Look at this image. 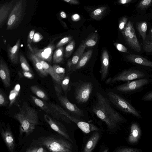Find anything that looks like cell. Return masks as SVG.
<instances>
[{
    "instance_id": "6da1fadb",
    "label": "cell",
    "mask_w": 152,
    "mask_h": 152,
    "mask_svg": "<svg viewBox=\"0 0 152 152\" xmlns=\"http://www.w3.org/2000/svg\"><path fill=\"white\" fill-rule=\"evenodd\" d=\"M96 98L92 111L106 123L109 129H113L118 124L127 122L125 118L113 107L107 98L99 92L96 93Z\"/></svg>"
},
{
    "instance_id": "7a4b0ae2",
    "label": "cell",
    "mask_w": 152,
    "mask_h": 152,
    "mask_svg": "<svg viewBox=\"0 0 152 152\" xmlns=\"http://www.w3.org/2000/svg\"><path fill=\"white\" fill-rule=\"evenodd\" d=\"M14 118L20 123L19 131L21 135L30 134L39 123L37 111L26 103H24L21 105L19 111L14 114Z\"/></svg>"
},
{
    "instance_id": "3957f363",
    "label": "cell",
    "mask_w": 152,
    "mask_h": 152,
    "mask_svg": "<svg viewBox=\"0 0 152 152\" xmlns=\"http://www.w3.org/2000/svg\"><path fill=\"white\" fill-rule=\"evenodd\" d=\"M37 142L51 152L72 151V146L69 140L55 135L41 137Z\"/></svg>"
},
{
    "instance_id": "277c9868",
    "label": "cell",
    "mask_w": 152,
    "mask_h": 152,
    "mask_svg": "<svg viewBox=\"0 0 152 152\" xmlns=\"http://www.w3.org/2000/svg\"><path fill=\"white\" fill-rule=\"evenodd\" d=\"M26 6V0L16 1L7 19L6 31L13 30L20 26L24 18Z\"/></svg>"
},
{
    "instance_id": "5b68a950",
    "label": "cell",
    "mask_w": 152,
    "mask_h": 152,
    "mask_svg": "<svg viewBox=\"0 0 152 152\" xmlns=\"http://www.w3.org/2000/svg\"><path fill=\"white\" fill-rule=\"evenodd\" d=\"M31 99L34 104L49 115L58 120L61 119L67 122L70 120L62 113L63 109L61 107L52 103L47 102L36 97L31 95Z\"/></svg>"
},
{
    "instance_id": "8992f818",
    "label": "cell",
    "mask_w": 152,
    "mask_h": 152,
    "mask_svg": "<svg viewBox=\"0 0 152 152\" xmlns=\"http://www.w3.org/2000/svg\"><path fill=\"white\" fill-rule=\"evenodd\" d=\"M107 95L110 102L121 111L137 118H142L140 112L121 96L111 92H108Z\"/></svg>"
},
{
    "instance_id": "52a82bcc",
    "label": "cell",
    "mask_w": 152,
    "mask_h": 152,
    "mask_svg": "<svg viewBox=\"0 0 152 152\" xmlns=\"http://www.w3.org/2000/svg\"><path fill=\"white\" fill-rule=\"evenodd\" d=\"M147 74L141 70L135 69H129L124 70L114 77L109 79L107 83L116 82L127 81L140 79L147 78Z\"/></svg>"
},
{
    "instance_id": "ba28073f",
    "label": "cell",
    "mask_w": 152,
    "mask_h": 152,
    "mask_svg": "<svg viewBox=\"0 0 152 152\" xmlns=\"http://www.w3.org/2000/svg\"><path fill=\"white\" fill-rule=\"evenodd\" d=\"M121 32L129 47L134 51L140 52L141 50V47L132 23L129 21L124 29Z\"/></svg>"
},
{
    "instance_id": "9c48e42d",
    "label": "cell",
    "mask_w": 152,
    "mask_h": 152,
    "mask_svg": "<svg viewBox=\"0 0 152 152\" xmlns=\"http://www.w3.org/2000/svg\"><path fill=\"white\" fill-rule=\"evenodd\" d=\"M150 82L148 78L140 79L128 82L117 86L115 89L121 92L132 94L140 91Z\"/></svg>"
},
{
    "instance_id": "30bf717a",
    "label": "cell",
    "mask_w": 152,
    "mask_h": 152,
    "mask_svg": "<svg viewBox=\"0 0 152 152\" xmlns=\"http://www.w3.org/2000/svg\"><path fill=\"white\" fill-rule=\"evenodd\" d=\"M29 51L34 53L39 58L50 63L52 61L53 51L56 46L53 42L50 43L43 49L33 47L30 45H27Z\"/></svg>"
},
{
    "instance_id": "8fae6325",
    "label": "cell",
    "mask_w": 152,
    "mask_h": 152,
    "mask_svg": "<svg viewBox=\"0 0 152 152\" xmlns=\"http://www.w3.org/2000/svg\"><path fill=\"white\" fill-rule=\"evenodd\" d=\"M55 90L57 97L60 102L66 109L72 113L79 116H83V111L79 108L75 104L71 103L67 97L62 94L61 87L56 85L54 86Z\"/></svg>"
},
{
    "instance_id": "7c38bea8",
    "label": "cell",
    "mask_w": 152,
    "mask_h": 152,
    "mask_svg": "<svg viewBox=\"0 0 152 152\" xmlns=\"http://www.w3.org/2000/svg\"><path fill=\"white\" fill-rule=\"evenodd\" d=\"M93 88V84L91 82L83 83L78 86L75 92V97L78 104L86 102L89 98Z\"/></svg>"
},
{
    "instance_id": "4fadbf2b",
    "label": "cell",
    "mask_w": 152,
    "mask_h": 152,
    "mask_svg": "<svg viewBox=\"0 0 152 152\" xmlns=\"http://www.w3.org/2000/svg\"><path fill=\"white\" fill-rule=\"evenodd\" d=\"M44 118L53 130L67 140L71 142H73L69 136L66 128L61 123L47 114H44Z\"/></svg>"
},
{
    "instance_id": "5bb4252c",
    "label": "cell",
    "mask_w": 152,
    "mask_h": 152,
    "mask_svg": "<svg viewBox=\"0 0 152 152\" xmlns=\"http://www.w3.org/2000/svg\"><path fill=\"white\" fill-rule=\"evenodd\" d=\"M86 46L83 41L80 44L72 57L67 61L66 68L68 72H72V71L78 63L84 53Z\"/></svg>"
},
{
    "instance_id": "9a60e30c",
    "label": "cell",
    "mask_w": 152,
    "mask_h": 152,
    "mask_svg": "<svg viewBox=\"0 0 152 152\" xmlns=\"http://www.w3.org/2000/svg\"><path fill=\"white\" fill-rule=\"evenodd\" d=\"M1 134L7 148L10 152H13L15 147V142L11 131L3 126L1 123Z\"/></svg>"
},
{
    "instance_id": "2e32d148",
    "label": "cell",
    "mask_w": 152,
    "mask_h": 152,
    "mask_svg": "<svg viewBox=\"0 0 152 152\" xmlns=\"http://www.w3.org/2000/svg\"><path fill=\"white\" fill-rule=\"evenodd\" d=\"M12 0L0 6V28H1L9 17L16 2Z\"/></svg>"
},
{
    "instance_id": "e0dca14e",
    "label": "cell",
    "mask_w": 152,
    "mask_h": 152,
    "mask_svg": "<svg viewBox=\"0 0 152 152\" xmlns=\"http://www.w3.org/2000/svg\"><path fill=\"white\" fill-rule=\"evenodd\" d=\"M141 134L140 128L136 122H133L130 126V132L127 139L128 143L133 145L136 144L139 141Z\"/></svg>"
},
{
    "instance_id": "ac0fdd59",
    "label": "cell",
    "mask_w": 152,
    "mask_h": 152,
    "mask_svg": "<svg viewBox=\"0 0 152 152\" xmlns=\"http://www.w3.org/2000/svg\"><path fill=\"white\" fill-rule=\"evenodd\" d=\"M0 76L4 86L7 88L10 87L11 85L10 70L2 58L0 59Z\"/></svg>"
},
{
    "instance_id": "d6986e66",
    "label": "cell",
    "mask_w": 152,
    "mask_h": 152,
    "mask_svg": "<svg viewBox=\"0 0 152 152\" xmlns=\"http://www.w3.org/2000/svg\"><path fill=\"white\" fill-rule=\"evenodd\" d=\"M129 62L148 68L152 71V61L138 55L130 54L126 56Z\"/></svg>"
},
{
    "instance_id": "ffe728a7",
    "label": "cell",
    "mask_w": 152,
    "mask_h": 152,
    "mask_svg": "<svg viewBox=\"0 0 152 152\" xmlns=\"http://www.w3.org/2000/svg\"><path fill=\"white\" fill-rule=\"evenodd\" d=\"M20 41L19 39L15 44L12 47L8 44L7 46V54L11 62L14 64L18 63L19 58V50Z\"/></svg>"
},
{
    "instance_id": "44dd1931",
    "label": "cell",
    "mask_w": 152,
    "mask_h": 152,
    "mask_svg": "<svg viewBox=\"0 0 152 152\" xmlns=\"http://www.w3.org/2000/svg\"><path fill=\"white\" fill-rule=\"evenodd\" d=\"M109 58L108 52L104 50L102 53L101 58V67L100 70L101 80L104 81L106 78L108 72Z\"/></svg>"
},
{
    "instance_id": "7402d4cb",
    "label": "cell",
    "mask_w": 152,
    "mask_h": 152,
    "mask_svg": "<svg viewBox=\"0 0 152 152\" xmlns=\"http://www.w3.org/2000/svg\"><path fill=\"white\" fill-rule=\"evenodd\" d=\"M27 55L28 58L32 63L36 70L41 76L45 77L48 75L45 70L43 65L39 58L34 53L29 51L27 52Z\"/></svg>"
},
{
    "instance_id": "603a6c76",
    "label": "cell",
    "mask_w": 152,
    "mask_h": 152,
    "mask_svg": "<svg viewBox=\"0 0 152 152\" xmlns=\"http://www.w3.org/2000/svg\"><path fill=\"white\" fill-rule=\"evenodd\" d=\"M100 137L99 132H95L88 141L83 152H92L97 144Z\"/></svg>"
},
{
    "instance_id": "cb8c5ba5",
    "label": "cell",
    "mask_w": 152,
    "mask_h": 152,
    "mask_svg": "<svg viewBox=\"0 0 152 152\" xmlns=\"http://www.w3.org/2000/svg\"><path fill=\"white\" fill-rule=\"evenodd\" d=\"M63 113L70 120L75 123L82 131H85L88 128L89 126L88 123L80 121L70 115L69 114L64 110H63Z\"/></svg>"
},
{
    "instance_id": "d4e9b609",
    "label": "cell",
    "mask_w": 152,
    "mask_h": 152,
    "mask_svg": "<svg viewBox=\"0 0 152 152\" xmlns=\"http://www.w3.org/2000/svg\"><path fill=\"white\" fill-rule=\"evenodd\" d=\"M93 53V50H90L84 53L80 59L78 63L73 69L72 72L84 66L90 58Z\"/></svg>"
},
{
    "instance_id": "484cf974",
    "label": "cell",
    "mask_w": 152,
    "mask_h": 152,
    "mask_svg": "<svg viewBox=\"0 0 152 152\" xmlns=\"http://www.w3.org/2000/svg\"><path fill=\"white\" fill-rule=\"evenodd\" d=\"M52 66L54 74L58 80V84L60 85L61 81L65 76V69L57 64H54Z\"/></svg>"
},
{
    "instance_id": "4316f807",
    "label": "cell",
    "mask_w": 152,
    "mask_h": 152,
    "mask_svg": "<svg viewBox=\"0 0 152 152\" xmlns=\"http://www.w3.org/2000/svg\"><path fill=\"white\" fill-rule=\"evenodd\" d=\"M31 92L40 99L45 101L48 100V96L46 92L37 86L33 85L30 87Z\"/></svg>"
},
{
    "instance_id": "83f0119b",
    "label": "cell",
    "mask_w": 152,
    "mask_h": 152,
    "mask_svg": "<svg viewBox=\"0 0 152 152\" xmlns=\"http://www.w3.org/2000/svg\"><path fill=\"white\" fill-rule=\"evenodd\" d=\"M64 55V48L63 47L57 48L53 53L52 62L57 64L61 62L63 59Z\"/></svg>"
},
{
    "instance_id": "f1b7e54d",
    "label": "cell",
    "mask_w": 152,
    "mask_h": 152,
    "mask_svg": "<svg viewBox=\"0 0 152 152\" xmlns=\"http://www.w3.org/2000/svg\"><path fill=\"white\" fill-rule=\"evenodd\" d=\"M107 9L106 6L96 8L91 13V17L95 20H100L105 14Z\"/></svg>"
},
{
    "instance_id": "f546056e",
    "label": "cell",
    "mask_w": 152,
    "mask_h": 152,
    "mask_svg": "<svg viewBox=\"0 0 152 152\" xmlns=\"http://www.w3.org/2000/svg\"><path fill=\"white\" fill-rule=\"evenodd\" d=\"M20 89V84H16L14 88L10 92L9 98L10 101L9 107L11 106L16 100Z\"/></svg>"
},
{
    "instance_id": "4dcf8cb0",
    "label": "cell",
    "mask_w": 152,
    "mask_h": 152,
    "mask_svg": "<svg viewBox=\"0 0 152 152\" xmlns=\"http://www.w3.org/2000/svg\"><path fill=\"white\" fill-rule=\"evenodd\" d=\"M98 34L96 32L91 34L84 41L86 46L91 47L95 45L98 41Z\"/></svg>"
},
{
    "instance_id": "1f68e13d",
    "label": "cell",
    "mask_w": 152,
    "mask_h": 152,
    "mask_svg": "<svg viewBox=\"0 0 152 152\" xmlns=\"http://www.w3.org/2000/svg\"><path fill=\"white\" fill-rule=\"evenodd\" d=\"M39 59L42 63L43 68L45 72L48 74H49L52 78L57 83H58L57 79L53 72V66H51L47 62L41 60L39 58Z\"/></svg>"
},
{
    "instance_id": "d6a6232c",
    "label": "cell",
    "mask_w": 152,
    "mask_h": 152,
    "mask_svg": "<svg viewBox=\"0 0 152 152\" xmlns=\"http://www.w3.org/2000/svg\"><path fill=\"white\" fill-rule=\"evenodd\" d=\"M19 59L22 70L32 72L25 56L21 52L19 53Z\"/></svg>"
},
{
    "instance_id": "836d02e7",
    "label": "cell",
    "mask_w": 152,
    "mask_h": 152,
    "mask_svg": "<svg viewBox=\"0 0 152 152\" xmlns=\"http://www.w3.org/2000/svg\"><path fill=\"white\" fill-rule=\"evenodd\" d=\"M137 27L138 31L142 38L144 43L145 39L147 29V23L145 21L139 23L137 24Z\"/></svg>"
},
{
    "instance_id": "e575fe53",
    "label": "cell",
    "mask_w": 152,
    "mask_h": 152,
    "mask_svg": "<svg viewBox=\"0 0 152 152\" xmlns=\"http://www.w3.org/2000/svg\"><path fill=\"white\" fill-rule=\"evenodd\" d=\"M75 43L74 40H72L68 43L66 46L65 50V57L66 58H69L71 55L74 50Z\"/></svg>"
},
{
    "instance_id": "d590c367",
    "label": "cell",
    "mask_w": 152,
    "mask_h": 152,
    "mask_svg": "<svg viewBox=\"0 0 152 152\" xmlns=\"http://www.w3.org/2000/svg\"><path fill=\"white\" fill-rule=\"evenodd\" d=\"M115 152H142V151L139 148L124 146L118 148Z\"/></svg>"
},
{
    "instance_id": "8d00e7d4",
    "label": "cell",
    "mask_w": 152,
    "mask_h": 152,
    "mask_svg": "<svg viewBox=\"0 0 152 152\" xmlns=\"http://www.w3.org/2000/svg\"><path fill=\"white\" fill-rule=\"evenodd\" d=\"M70 76L69 75H66L60 84L61 89L65 92H67L69 88Z\"/></svg>"
},
{
    "instance_id": "74e56055",
    "label": "cell",
    "mask_w": 152,
    "mask_h": 152,
    "mask_svg": "<svg viewBox=\"0 0 152 152\" xmlns=\"http://www.w3.org/2000/svg\"><path fill=\"white\" fill-rule=\"evenodd\" d=\"M72 37L71 36H66L61 39L56 46V48L63 47V46L68 43L72 41Z\"/></svg>"
},
{
    "instance_id": "f35d334b",
    "label": "cell",
    "mask_w": 152,
    "mask_h": 152,
    "mask_svg": "<svg viewBox=\"0 0 152 152\" xmlns=\"http://www.w3.org/2000/svg\"><path fill=\"white\" fill-rule=\"evenodd\" d=\"M8 99L3 91L0 90V106L1 107L6 106L8 103Z\"/></svg>"
},
{
    "instance_id": "ab89813d",
    "label": "cell",
    "mask_w": 152,
    "mask_h": 152,
    "mask_svg": "<svg viewBox=\"0 0 152 152\" xmlns=\"http://www.w3.org/2000/svg\"><path fill=\"white\" fill-rule=\"evenodd\" d=\"M19 75L29 79H33L34 78V75L33 72L23 71L19 72Z\"/></svg>"
},
{
    "instance_id": "60d3db41",
    "label": "cell",
    "mask_w": 152,
    "mask_h": 152,
    "mask_svg": "<svg viewBox=\"0 0 152 152\" xmlns=\"http://www.w3.org/2000/svg\"><path fill=\"white\" fill-rule=\"evenodd\" d=\"M127 21L128 19L126 17H123L120 20L119 23V28L121 31L125 28Z\"/></svg>"
},
{
    "instance_id": "b9f144b4",
    "label": "cell",
    "mask_w": 152,
    "mask_h": 152,
    "mask_svg": "<svg viewBox=\"0 0 152 152\" xmlns=\"http://www.w3.org/2000/svg\"><path fill=\"white\" fill-rule=\"evenodd\" d=\"M35 32L34 29H32L30 31L29 33L27 39V45H31L33 42V38Z\"/></svg>"
},
{
    "instance_id": "7bdbcfd3",
    "label": "cell",
    "mask_w": 152,
    "mask_h": 152,
    "mask_svg": "<svg viewBox=\"0 0 152 152\" xmlns=\"http://www.w3.org/2000/svg\"><path fill=\"white\" fill-rule=\"evenodd\" d=\"M143 49L148 52H152V41H146L144 43Z\"/></svg>"
},
{
    "instance_id": "ee69618b",
    "label": "cell",
    "mask_w": 152,
    "mask_h": 152,
    "mask_svg": "<svg viewBox=\"0 0 152 152\" xmlns=\"http://www.w3.org/2000/svg\"><path fill=\"white\" fill-rule=\"evenodd\" d=\"M152 3V0H143L139 3L138 7L142 8H145L149 6Z\"/></svg>"
},
{
    "instance_id": "f6af8a7d",
    "label": "cell",
    "mask_w": 152,
    "mask_h": 152,
    "mask_svg": "<svg viewBox=\"0 0 152 152\" xmlns=\"http://www.w3.org/2000/svg\"><path fill=\"white\" fill-rule=\"evenodd\" d=\"M114 45L118 51L123 52L126 53L127 52V49L122 44L118 43L115 42Z\"/></svg>"
},
{
    "instance_id": "bcb514c9",
    "label": "cell",
    "mask_w": 152,
    "mask_h": 152,
    "mask_svg": "<svg viewBox=\"0 0 152 152\" xmlns=\"http://www.w3.org/2000/svg\"><path fill=\"white\" fill-rule=\"evenodd\" d=\"M141 99L145 101H152V91H149L143 96Z\"/></svg>"
},
{
    "instance_id": "7dc6e473",
    "label": "cell",
    "mask_w": 152,
    "mask_h": 152,
    "mask_svg": "<svg viewBox=\"0 0 152 152\" xmlns=\"http://www.w3.org/2000/svg\"><path fill=\"white\" fill-rule=\"evenodd\" d=\"M42 35L39 32H36L34 36L33 42H37L41 41L43 39Z\"/></svg>"
},
{
    "instance_id": "c3c4849f",
    "label": "cell",
    "mask_w": 152,
    "mask_h": 152,
    "mask_svg": "<svg viewBox=\"0 0 152 152\" xmlns=\"http://www.w3.org/2000/svg\"><path fill=\"white\" fill-rule=\"evenodd\" d=\"M71 18L72 21L76 22L79 20H80V17L79 14H75L72 16Z\"/></svg>"
},
{
    "instance_id": "681fc988",
    "label": "cell",
    "mask_w": 152,
    "mask_h": 152,
    "mask_svg": "<svg viewBox=\"0 0 152 152\" xmlns=\"http://www.w3.org/2000/svg\"><path fill=\"white\" fill-rule=\"evenodd\" d=\"M62 1L72 4H77L79 3V2L77 0H63Z\"/></svg>"
},
{
    "instance_id": "f907efd6",
    "label": "cell",
    "mask_w": 152,
    "mask_h": 152,
    "mask_svg": "<svg viewBox=\"0 0 152 152\" xmlns=\"http://www.w3.org/2000/svg\"><path fill=\"white\" fill-rule=\"evenodd\" d=\"M37 147H34L29 148L25 152H36L38 148Z\"/></svg>"
},
{
    "instance_id": "816d5d0a",
    "label": "cell",
    "mask_w": 152,
    "mask_h": 152,
    "mask_svg": "<svg viewBox=\"0 0 152 152\" xmlns=\"http://www.w3.org/2000/svg\"><path fill=\"white\" fill-rule=\"evenodd\" d=\"M132 0H121L118 1V3L121 4H125L130 3Z\"/></svg>"
},
{
    "instance_id": "f5cc1de1",
    "label": "cell",
    "mask_w": 152,
    "mask_h": 152,
    "mask_svg": "<svg viewBox=\"0 0 152 152\" xmlns=\"http://www.w3.org/2000/svg\"><path fill=\"white\" fill-rule=\"evenodd\" d=\"M36 152H47L46 150L43 147L39 148Z\"/></svg>"
},
{
    "instance_id": "db71d44e",
    "label": "cell",
    "mask_w": 152,
    "mask_h": 152,
    "mask_svg": "<svg viewBox=\"0 0 152 152\" xmlns=\"http://www.w3.org/2000/svg\"><path fill=\"white\" fill-rule=\"evenodd\" d=\"M60 15L61 17L63 18H65L66 17V14L64 11L61 12H60Z\"/></svg>"
},
{
    "instance_id": "11a10c76",
    "label": "cell",
    "mask_w": 152,
    "mask_h": 152,
    "mask_svg": "<svg viewBox=\"0 0 152 152\" xmlns=\"http://www.w3.org/2000/svg\"><path fill=\"white\" fill-rule=\"evenodd\" d=\"M102 152H108V149H106Z\"/></svg>"
},
{
    "instance_id": "9f6ffc18",
    "label": "cell",
    "mask_w": 152,
    "mask_h": 152,
    "mask_svg": "<svg viewBox=\"0 0 152 152\" xmlns=\"http://www.w3.org/2000/svg\"><path fill=\"white\" fill-rule=\"evenodd\" d=\"M151 34H152V28L151 29Z\"/></svg>"
}]
</instances>
